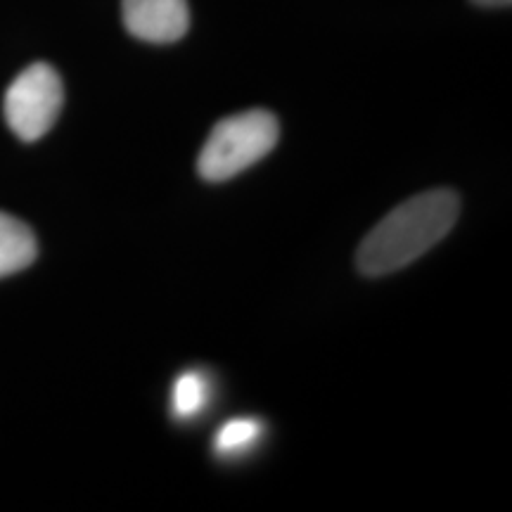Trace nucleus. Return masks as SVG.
<instances>
[{
  "instance_id": "1",
  "label": "nucleus",
  "mask_w": 512,
  "mask_h": 512,
  "mask_svg": "<svg viewBox=\"0 0 512 512\" xmlns=\"http://www.w3.org/2000/svg\"><path fill=\"white\" fill-rule=\"evenodd\" d=\"M458 216L460 197L448 188L420 192L401 202L363 238L356 252L358 271L368 278L401 271L439 245Z\"/></svg>"
},
{
  "instance_id": "2",
  "label": "nucleus",
  "mask_w": 512,
  "mask_h": 512,
  "mask_svg": "<svg viewBox=\"0 0 512 512\" xmlns=\"http://www.w3.org/2000/svg\"><path fill=\"white\" fill-rule=\"evenodd\" d=\"M278 138L280 124L268 110H247L221 119L197 157V174L209 183L230 181L261 162L278 145Z\"/></svg>"
},
{
  "instance_id": "3",
  "label": "nucleus",
  "mask_w": 512,
  "mask_h": 512,
  "mask_svg": "<svg viewBox=\"0 0 512 512\" xmlns=\"http://www.w3.org/2000/svg\"><path fill=\"white\" fill-rule=\"evenodd\" d=\"M64 88L60 74L46 62L24 69L5 91V124L24 143H36L55 126L62 112Z\"/></svg>"
},
{
  "instance_id": "4",
  "label": "nucleus",
  "mask_w": 512,
  "mask_h": 512,
  "mask_svg": "<svg viewBox=\"0 0 512 512\" xmlns=\"http://www.w3.org/2000/svg\"><path fill=\"white\" fill-rule=\"evenodd\" d=\"M121 17L128 34L145 43H176L190 29L188 0H121Z\"/></svg>"
},
{
  "instance_id": "5",
  "label": "nucleus",
  "mask_w": 512,
  "mask_h": 512,
  "mask_svg": "<svg viewBox=\"0 0 512 512\" xmlns=\"http://www.w3.org/2000/svg\"><path fill=\"white\" fill-rule=\"evenodd\" d=\"M38 256L34 230L17 216L0 211V278L29 268Z\"/></svg>"
},
{
  "instance_id": "6",
  "label": "nucleus",
  "mask_w": 512,
  "mask_h": 512,
  "mask_svg": "<svg viewBox=\"0 0 512 512\" xmlns=\"http://www.w3.org/2000/svg\"><path fill=\"white\" fill-rule=\"evenodd\" d=\"M209 396V384L207 377L197 370H190V373H183L174 384V413L176 418L190 420L195 418L197 413L202 411L204 403H207Z\"/></svg>"
},
{
  "instance_id": "7",
  "label": "nucleus",
  "mask_w": 512,
  "mask_h": 512,
  "mask_svg": "<svg viewBox=\"0 0 512 512\" xmlns=\"http://www.w3.org/2000/svg\"><path fill=\"white\" fill-rule=\"evenodd\" d=\"M261 432H264V427H261L259 420H252V418L230 420L221 427L219 434H216L214 439L216 453H219V456H238V453L247 451V448H252L256 441H259Z\"/></svg>"
},
{
  "instance_id": "8",
  "label": "nucleus",
  "mask_w": 512,
  "mask_h": 512,
  "mask_svg": "<svg viewBox=\"0 0 512 512\" xmlns=\"http://www.w3.org/2000/svg\"><path fill=\"white\" fill-rule=\"evenodd\" d=\"M472 3L482 5V8H508L512 0H472Z\"/></svg>"
}]
</instances>
